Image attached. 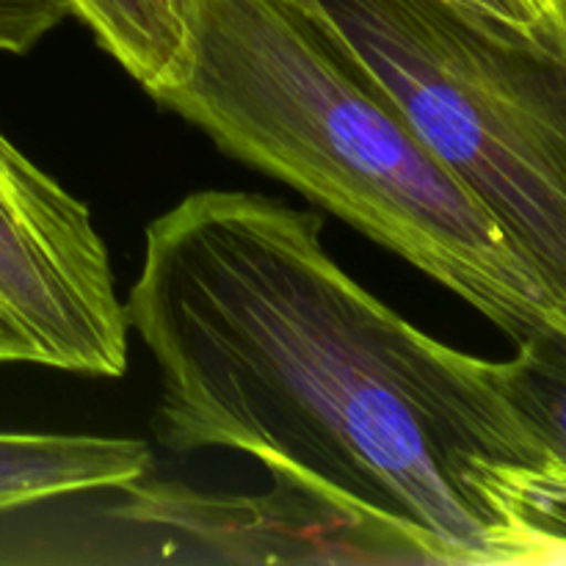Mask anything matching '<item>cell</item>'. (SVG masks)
Masks as SVG:
<instances>
[{"label": "cell", "mask_w": 566, "mask_h": 566, "mask_svg": "<svg viewBox=\"0 0 566 566\" xmlns=\"http://www.w3.org/2000/svg\"><path fill=\"white\" fill-rule=\"evenodd\" d=\"M512 528L517 564H566V468H523L514 475Z\"/></svg>", "instance_id": "obj_9"}, {"label": "cell", "mask_w": 566, "mask_h": 566, "mask_svg": "<svg viewBox=\"0 0 566 566\" xmlns=\"http://www.w3.org/2000/svg\"><path fill=\"white\" fill-rule=\"evenodd\" d=\"M66 17V0H0V53H31Z\"/></svg>", "instance_id": "obj_11"}, {"label": "cell", "mask_w": 566, "mask_h": 566, "mask_svg": "<svg viewBox=\"0 0 566 566\" xmlns=\"http://www.w3.org/2000/svg\"><path fill=\"white\" fill-rule=\"evenodd\" d=\"M324 219L199 191L147 227L127 324L158 370L155 434L227 448L429 542L517 564L514 475L553 459L503 363L446 346L326 252Z\"/></svg>", "instance_id": "obj_1"}, {"label": "cell", "mask_w": 566, "mask_h": 566, "mask_svg": "<svg viewBox=\"0 0 566 566\" xmlns=\"http://www.w3.org/2000/svg\"><path fill=\"white\" fill-rule=\"evenodd\" d=\"M468 14L520 33L542 39L566 25V0H448Z\"/></svg>", "instance_id": "obj_10"}, {"label": "cell", "mask_w": 566, "mask_h": 566, "mask_svg": "<svg viewBox=\"0 0 566 566\" xmlns=\"http://www.w3.org/2000/svg\"><path fill=\"white\" fill-rule=\"evenodd\" d=\"M127 332L88 205L0 130V365L116 379Z\"/></svg>", "instance_id": "obj_4"}, {"label": "cell", "mask_w": 566, "mask_h": 566, "mask_svg": "<svg viewBox=\"0 0 566 566\" xmlns=\"http://www.w3.org/2000/svg\"><path fill=\"white\" fill-rule=\"evenodd\" d=\"M503 385L547 457L566 468V332L545 329L517 343Z\"/></svg>", "instance_id": "obj_8"}, {"label": "cell", "mask_w": 566, "mask_h": 566, "mask_svg": "<svg viewBox=\"0 0 566 566\" xmlns=\"http://www.w3.org/2000/svg\"><path fill=\"white\" fill-rule=\"evenodd\" d=\"M153 473V448L130 437L0 431V512L122 490Z\"/></svg>", "instance_id": "obj_6"}, {"label": "cell", "mask_w": 566, "mask_h": 566, "mask_svg": "<svg viewBox=\"0 0 566 566\" xmlns=\"http://www.w3.org/2000/svg\"><path fill=\"white\" fill-rule=\"evenodd\" d=\"M479 199L566 329V25L520 36L448 0H293Z\"/></svg>", "instance_id": "obj_3"}, {"label": "cell", "mask_w": 566, "mask_h": 566, "mask_svg": "<svg viewBox=\"0 0 566 566\" xmlns=\"http://www.w3.org/2000/svg\"><path fill=\"white\" fill-rule=\"evenodd\" d=\"M119 492L127 497L111 517L188 539L205 551L199 562L446 564L409 531L282 475H271L265 495H208L149 479Z\"/></svg>", "instance_id": "obj_5"}, {"label": "cell", "mask_w": 566, "mask_h": 566, "mask_svg": "<svg viewBox=\"0 0 566 566\" xmlns=\"http://www.w3.org/2000/svg\"><path fill=\"white\" fill-rule=\"evenodd\" d=\"M99 48L153 94L182 50L180 0H66Z\"/></svg>", "instance_id": "obj_7"}, {"label": "cell", "mask_w": 566, "mask_h": 566, "mask_svg": "<svg viewBox=\"0 0 566 566\" xmlns=\"http://www.w3.org/2000/svg\"><path fill=\"white\" fill-rule=\"evenodd\" d=\"M180 59L155 103L446 285L514 343L564 329L479 199L293 0H180Z\"/></svg>", "instance_id": "obj_2"}]
</instances>
